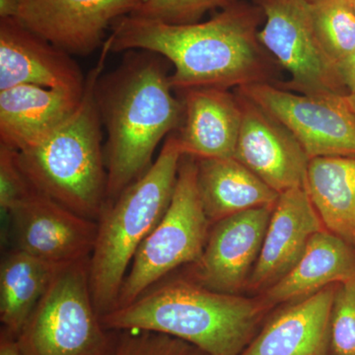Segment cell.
Instances as JSON below:
<instances>
[{"mask_svg":"<svg viewBox=\"0 0 355 355\" xmlns=\"http://www.w3.org/2000/svg\"><path fill=\"white\" fill-rule=\"evenodd\" d=\"M265 15L246 1L222 9L207 22L171 25L123 16L111 27V53L153 51L173 65L175 92L198 87L239 88L272 83V65L258 38Z\"/></svg>","mask_w":355,"mask_h":355,"instance_id":"6da1fadb","label":"cell"},{"mask_svg":"<svg viewBox=\"0 0 355 355\" xmlns=\"http://www.w3.org/2000/svg\"><path fill=\"white\" fill-rule=\"evenodd\" d=\"M168 62L153 51H125L120 64L96 81V106L107 133V202L146 174L161 140L183 123Z\"/></svg>","mask_w":355,"mask_h":355,"instance_id":"7a4b0ae2","label":"cell"},{"mask_svg":"<svg viewBox=\"0 0 355 355\" xmlns=\"http://www.w3.org/2000/svg\"><path fill=\"white\" fill-rule=\"evenodd\" d=\"M266 310L261 299L210 291L182 277L158 282L101 322L108 331L171 336L209 355H241Z\"/></svg>","mask_w":355,"mask_h":355,"instance_id":"3957f363","label":"cell"},{"mask_svg":"<svg viewBox=\"0 0 355 355\" xmlns=\"http://www.w3.org/2000/svg\"><path fill=\"white\" fill-rule=\"evenodd\" d=\"M109 53L106 40L99 60L86 76L76 113L37 146L17 151L21 169L37 191L95 221L107 202L108 175L94 88Z\"/></svg>","mask_w":355,"mask_h":355,"instance_id":"277c9868","label":"cell"},{"mask_svg":"<svg viewBox=\"0 0 355 355\" xmlns=\"http://www.w3.org/2000/svg\"><path fill=\"white\" fill-rule=\"evenodd\" d=\"M183 155L173 132L166 137L158 157L146 174L118 198L105 203L89 259L91 293L100 318L116 309L137 250L169 207Z\"/></svg>","mask_w":355,"mask_h":355,"instance_id":"5b68a950","label":"cell"},{"mask_svg":"<svg viewBox=\"0 0 355 355\" xmlns=\"http://www.w3.org/2000/svg\"><path fill=\"white\" fill-rule=\"evenodd\" d=\"M89 259L58 270L16 338L21 354H109L114 331L104 328L95 309Z\"/></svg>","mask_w":355,"mask_h":355,"instance_id":"8992f818","label":"cell"},{"mask_svg":"<svg viewBox=\"0 0 355 355\" xmlns=\"http://www.w3.org/2000/svg\"><path fill=\"white\" fill-rule=\"evenodd\" d=\"M210 224L198 193L197 159L183 155L171 202L137 250L116 309L130 304L177 268L198 261L207 244Z\"/></svg>","mask_w":355,"mask_h":355,"instance_id":"52a82bcc","label":"cell"},{"mask_svg":"<svg viewBox=\"0 0 355 355\" xmlns=\"http://www.w3.org/2000/svg\"><path fill=\"white\" fill-rule=\"evenodd\" d=\"M265 15L258 38L268 53L291 74L275 83L300 94H347L336 64L320 42L308 0H254Z\"/></svg>","mask_w":355,"mask_h":355,"instance_id":"ba28073f","label":"cell"},{"mask_svg":"<svg viewBox=\"0 0 355 355\" xmlns=\"http://www.w3.org/2000/svg\"><path fill=\"white\" fill-rule=\"evenodd\" d=\"M294 135L311 159L355 156V116L347 95L293 93L270 83L236 88Z\"/></svg>","mask_w":355,"mask_h":355,"instance_id":"9c48e42d","label":"cell"},{"mask_svg":"<svg viewBox=\"0 0 355 355\" xmlns=\"http://www.w3.org/2000/svg\"><path fill=\"white\" fill-rule=\"evenodd\" d=\"M14 249L58 266L90 258L97 237L91 220L35 191L7 214Z\"/></svg>","mask_w":355,"mask_h":355,"instance_id":"30bf717a","label":"cell"},{"mask_svg":"<svg viewBox=\"0 0 355 355\" xmlns=\"http://www.w3.org/2000/svg\"><path fill=\"white\" fill-rule=\"evenodd\" d=\"M144 0H20L15 18L72 57H88L106 42L107 30Z\"/></svg>","mask_w":355,"mask_h":355,"instance_id":"8fae6325","label":"cell"},{"mask_svg":"<svg viewBox=\"0 0 355 355\" xmlns=\"http://www.w3.org/2000/svg\"><path fill=\"white\" fill-rule=\"evenodd\" d=\"M273 207L245 210L214 223L186 279L221 293L241 291L260 256Z\"/></svg>","mask_w":355,"mask_h":355,"instance_id":"7c38bea8","label":"cell"},{"mask_svg":"<svg viewBox=\"0 0 355 355\" xmlns=\"http://www.w3.org/2000/svg\"><path fill=\"white\" fill-rule=\"evenodd\" d=\"M236 94L242 123L234 158L279 193L304 188L310 158L297 139L265 110Z\"/></svg>","mask_w":355,"mask_h":355,"instance_id":"4fadbf2b","label":"cell"},{"mask_svg":"<svg viewBox=\"0 0 355 355\" xmlns=\"http://www.w3.org/2000/svg\"><path fill=\"white\" fill-rule=\"evenodd\" d=\"M32 84L83 96L86 76L73 57L21 24L0 18V90Z\"/></svg>","mask_w":355,"mask_h":355,"instance_id":"5bb4252c","label":"cell"},{"mask_svg":"<svg viewBox=\"0 0 355 355\" xmlns=\"http://www.w3.org/2000/svg\"><path fill=\"white\" fill-rule=\"evenodd\" d=\"M324 229L304 188L280 193L248 287L261 291L279 282L300 260L311 237Z\"/></svg>","mask_w":355,"mask_h":355,"instance_id":"9a60e30c","label":"cell"},{"mask_svg":"<svg viewBox=\"0 0 355 355\" xmlns=\"http://www.w3.org/2000/svg\"><path fill=\"white\" fill-rule=\"evenodd\" d=\"M183 123L176 133L184 155L196 159L234 157L242 123L239 97L229 89L180 91Z\"/></svg>","mask_w":355,"mask_h":355,"instance_id":"2e32d148","label":"cell"},{"mask_svg":"<svg viewBox=\"0 0 355 355\" xmlns=\"http://www.w3.org/2000/svg\"><path fill=\"white\" fill-rule=\"evenodd\" d=\"M83 95L32 84L0 90V144L18 153L37 146L76 113Z\"/></svg>","mask_w":355,"mask_h":355,"instance_id":"e0dca14e","label":"cell"},{"mask_svg":"<svg viewBox=\"0 0 355 355\" xmlns=\"http://www.w3.org/2000/svg\"><path fill=\"white\" fill-rule=\"evenodd\" d=\"M336 287H324L275 314L241 355L330 354Z\"/></svg>","mask_w":355,"mask_h":355,"instance_id":"ac0fdd59","label":"cell"},{"mask_svg":"<svg viewBox=\"0 0 355 355\" xmlns=\"http://www.w3.org/2000/svg\"><path fill=\"white\" fill-rule=\"evenodd\" d=\"M354 277L355 247L324 229L311 237L298 263L266 289L261 301L270 309Z\"/></svg>","mask_w":355,"mask_h":355,"instance_id":"d6986e66","label":"cell"},{"mask_svg":"<svg viewBox=\"0 0 355 355\" xmlns=\"http://www.w3.org/2000/svg\"><path fill=\"white\" fill-rule=\"evenodd\" d=\"M197 183L212 224L245 210L275 207L280 195L234 157L197 159Z\"/></svg>","mask_w":355,"mask_h":355,"instance_id":"ffe728a7","label":"cell"},{"mask_svg":"<svg viewBox=\"0 0 355 355\" xmlns=\"http://www.w3.org/2000/svg\"><path fill=\"white\" fill-rule=\"evenodd\" d=\"M304 189L326 230L355 247V156L311 159Z\"/></svg>","mask_w":355,"mask_h":355,"instance_id":"44dd1931","label":"cell"},{"mask_svg":"<svg viewBox=\"0 0 355 355\" xmlns=\"http://www.w3.org/2000/svg\"><path fill=\"white\" fill-rule=\"evenodd\" d=\"M64 266L53 265L13 249L0 265V321L15 338L32 314L53 277Z\"/></svg>","mask_w":355,"mask_h":355,"instance_id":"7402d4cb","label":"cell"},{"mask_svg":"<svg viewBox=\"0 0 355 355\" xmlns=\"http://www.w3.org/2000/svg\"><path fill=\"white\" fill-rule=\"evenodd\" d=\"M311 3L320 42L338 64L355 49V12L350 0H316Z\"/></svg>","mask_w":355,"mask_h":355,"instance_id":"603a6c76","label":"cell"},{"mask_svg":"<svg viewBox=\"0 0 355 355\" xmlns=\"http://www.w3.org/2000/svg\"><path fill=\"white\" fill-rule=\"evenodd\" d=\"M239 0H144L132 16L171 25L193 24L216 9L226 8Z\"/></svg>","mask_w":355,"mask_h":355,"instance_id":"cb8c5ba5","label":"cell"},{"mask_svg":"<svg viewBox=\"0 0 355 355\" xmlns=\"http://www.w3.org/2000/svg\"><path fill=\"white\" fill-rule=\"evenodd\" d=\"M329 355H355V277L336 284Z\"/></svg>","mask_w":355,"mask_h":355,"instance_id":"d4e9b609","label":"cell"},{"mask_svg":"<svg viewBox=\"0 0 355 355\" xmlns=\"http://www.w3.org/2000/svg\"><path fill=\"white\" fill-rule=\"evenodd\" d=\"M191 345L171 336L139 330L114 331L107 355H186Z\"/></svg>","mask_w":355,"mask_h":355,"instance_id":"484cf974","label":"cell"},{"mask_svg":"<svg viewBox=\"0 0 355 355\" xmlns=\"http://www.w3.org/2000/svg\"><path fill=\"white\" fill-rule=\"evenodd\" d=\"M36 191L18 162V153L0 144V207L8 214Z\"/></svg>","mask_w":355,"mask_h":355,"instance_id":"4316f807","label":"cell"},{"mask_svg":"<svg viewBox=\"0 0 355 355\" xmlns=\"http://www.w3.org/2000/svg\"><path fill=\"white\" fill-rule=\"evenodd\" d=\"M336 69L347 94H355V49L336 64Z\"/></svg>","mask_w":355,"mask_h":355,"instance_id":"83f0119b","label":"cell"},{"mask_svg":"<svg viewBox=\"0 0 355 355\" xmlns=\"http://www.w3.org/2000/svg\"><path fill=\"white\" fill-rule=\"evenodd\" d=\"M0 355H22L15 336L4 330L0 335Z\"/></svg>","mask_w":355,"mask_h":355,"instance_id":"f1b7e54d","label":"cell"},{"mask_svg":"<svg viewBox=\"0 0 355 355\" xmlns=\"http://www.w3.org/2000/svg\"><path fill=\"white\" fill-rule=\"evenodd\" d=\"M20 0H0V18L15 17Z\"/></svg>","mask_w":355,"mask_h":355,"instance_id":"f546056e","label":"cell"},{"mask_svg":"<svg viewBox=\"0 0 355 355\" xmlns=\"http://www.w3.org/2000/svg\"><path fill=\"white\" fill-rule=\"evenodd\" d=\"M186 355H209L205 354V352H202V350L197 349V347H193L191 345L190 349H189L188 352H187Z\"/></svg>","mask_w":355,"mask_h":355,"instance_id":"4dcf8cb0","label":"cell"},{"mask_svg":"<svg viewBox=\"0 0 355 355\" xmlns=\"http://www.w3.org/2000/svg\"><path fill=\"white\" fill-rule=\"evenodd\" d=\"M347 100H349L350 108H352L355 116V94L347 95Z\"/></svg>","mask_w":355,"mask_h":355,"instance_id":"1f68e13d","label":"cell"},{"mask_svg":"<svg viewBox=\"0 0 355 355\" xmlns=\"http://www.w3.org/2000/svg\"><path fill=\"white\" fill-rule=\"evenodd\" d=\"M350 1H352V7H354L355 12V0H350Z\"/></svg>","mask_w":355,"mask_h":355,"instance_id":"d6a6232c","label":"cell"},{"mask_svg":"<svg viewBox=\"0 0 355 355\" xmlns=\"http://www.w3.org/2000/svg\"><path fill=\"white\" fill-rule=\"evenodd\" d=\"M308 1H309V2H314V1H316V0H308Z\"/></svg>","mask_w":355,"mask_h":355,"instance_id":"836d02e7","label":"cell"}]
</instances>
